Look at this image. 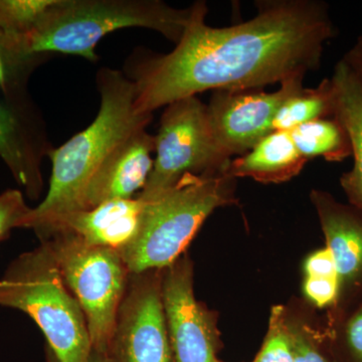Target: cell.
<instances>
[{
  "label": "cell",
  "instance_id": "cell-18",
  "mask_svg": "<svg viewBox=\"0 0 362 362\" xmlns=\"http://www.w3.org/2000/svg\"><path fill=\"white\" fill-rule=\"evenodd\" d=\"M333 114L332 89L326 78L314 89H302L289 98L274 118L273 131L290 132L298 126Z\"/></svg>",
  "mask_w": 362,
  "mask_h": 362
},
{
  "label": "cell",
  "instance_id": "cell-24",
  "mask_svg": "<svg viewBox=\"0 0 362 362\" xmlns=\"http://www.w3.org/2000/svg\"><path fill=\"white\" fill-rule=\"evenodd\" d=\"M304 269L306 277L339 278L337 264L327 247L311 254L305 262Z\"/></svg>",
  "mask_w": 362,
  "mask_h": 362
},
{
  "label": "cell",
  "instance_id": "cell-13",
  "mask_svg": "<svg viewBox=\"0 0 362 362\" xmlns=\"http://www.w3.org/2000/svg\"><path fill=\"white\" fill-rule=\"evenodd\" d=\"M154 136L140 128L123 140L93 175L86 188L82 209H94L105 202L134 199L146 185L153 168Z\"/></svg>",
  "mask_w": 362,
  "mask_h": 362
},
{
  "label": "cell",
  "instance_id": "cell-9",
  "mask_svg": "<svg viewBox=\"0 0 362 362\" xmlns=\"http://www.w3.org/2000/svg\"><path fill=\"white\" fill-rule=\"evenodd\" d=\"M305 77L285 81L275 92L216 90L207 106L214 140L226 156H244L273 131L282 105L303 89Z\"/></svg>",
  "mask_w": 362,
  "mask_h": 362
},
{
  "label": "cell",
  "instance_id": "cell-29",
  "mask_svg": "<svg viewBox=\"0 0 362 362\" xmlns=\"http://www.w3.org/2000/svg\"><path fill=\"white\" fill-rule=\"evenodd\" d=\"M45 356H47V362H59L58 357L47 345L45 347Z\"/></svg>",
  "mask_w": 362,
  "mask_h": 362
},
{
  "label": "cell",
  "instance_id": "cell-21",
  "mask_svg": "<svg viewBox=\"0 0 362 362\" xmlns=\"http://www.w3.org/2000/svg\"><path fill=\"white\" fill-rule=\"evenodd\" d=\"M294 344L284 307L274 306L263 346L254 362H294Z\"/></svg>",
  "mask_w": 362,
  "mask_h": 362
},
{
  "label": "cell",
  "instance_id": "cell-15",
  "mask_svg": "<svg viewBox=\"0 0 362 362\" xmlns=\"http://www.w3.org/2000/svg\"><path fill=\"white\" fill-rule=\"evenodd\" d=\"M342 283L362 276V221L330 195L314 190L311 197Z\"/></svg>",
  "mask_w": 362,
  "mask_h": 362
},
{
  "label": "cell",
  "instance_id": "cell-6",
  "mask_svg": "<svg viewBox=\"0 0 362 362\" xmlns=\"http://www.w3.org/2000/svg\"><path fill=\"white\" fill-rule=\"evenodd\" d=\"M52 252L66 287L84 312L92 349L109 354L130 271L120 252L86 245L65 233L40 240Z\"/></svg>",
  "mask_w": 362,
  "mask_h": 362
},
{
  "label": "cell",
  "instance_id": "cell-19",
  "mask_svg": "<svg viewBox=\"0 0 362 362\" xmlns=\"http://www.w3.org/2000/svg\"><path fill=\"white\" fill-rule=\"evenodd\" d=\"M54 2V0H0V33L23 42Z\"/></svg>",
  "mask_w": 362,
  "mask_h": 362
},
{
  "label": "cell",
  "instance_id": "cell-10",
  "mask_svg": "<svg viewBox=\"0 0 362 362\" xmlns=\"http://www.w3.org/2000/svg\"><path fill=\"white\" fill-rule=\"evenodd\" d=\"M162 300L173 362L220 361L216 320L194 296V266L188 257L162 270Z\"/></svg>",
  "mask_w": 362,
  "mask_h": 362
},
{
  "label": "cell",
  "instance_id": "cell-4",
  "mask_svg": "<svg viewBox=\"0 0 362 362\" xmlns=\"http://www.w3.org/2000/svg\"><path fill=\"white\" fill-rule=\"evenodd\" d=\"M235 181L226 173L187 175L156 199L143 202L137 235L120 252L130 273L173 265L214 209L235 202Z\"/></svg>",
  "mask_w": 362,
  "mask_h": 362
},
{
  "label": "cell",
  "instance_id": "cell-30",
  "mask_svg": "<svg viewBox=\"0 0 362 362\" xmlns=\"http://www.w3.org/2000/svg\"><path fill=\"white\" fill-rule=\"evenodd\" d=\"M218 362H223V361H218Z\"/></svg>",
  "mask_w": 362,
  "mask_h": 362
},
{
  "label": "cell",
  "instance_id": "cell-25",
  "mask_svg": "<svg viewBox=\"0 0 362 362\" xmlns=\"http://www.w3.org/2000/svg\"><path fill=\"white\" fill-rule=\"evenodd\" d=\"M293 344H294V362H329L317 349L315 344L309 339L303 330L297 325L290 323Z\"/></svg>",
  "mask_w": 362,
  "mask_h": 362
},
{
  "label": "cell",
  "instance_id": "cell-23",
  "mask_svg": "<svg viewBox=\"0 0 362 362\" xmlns=\"http://www.w3.org/2000/svg\"><path fill=\"white\" fill-rule=\"evenodd\" d=\"M341 281L339 278L306 277L304 293L316 306L323 308L337 301Z\"/></svg>",
  "mask_w": 362,
  "mask_h": 362
},
{
  "label": "cell",
  "instance_id": "cell-20",
  "mask_svg": "<svg viewBox=\"0 0 362 362\" xmlns=\"http://www.w3.org/2000/svg\"><path fill=\"white\" fill-rule=\"evenodd\" d=\"M42 57L30 54L23 40L0 33V86L25 87L30 73Z\"/></svg>",
  "mask_w": 362,
  "mask_h": 362
},
{
  "label": "cell",
  "instance_id": "cell-27",
  "mask_svg": "<svg viewBox=\"0 0 362 362\" xmlns=\"http://www.w3.org/2000/svg\"><path fill=\"white\" fill-rule=\"evenodd\" d=\"M343 59L354 69L362 81V37Z\"/></svg>",
  "mask_w": 362,
  "mask_h": 362
},
{
  "label": "cell",
  "instance_id": "cell-1",
  "mask_svg": "<svg viewBox=\"0 0 362 362\" xmlns=\"http://www.w3.org/2000/svg\"><path fill=\"white\" fill-rule=\"evenodd\" d=\"M256 6L251 20L213 28L206 23V4L195 2L175 49L138 69L137 114H152L209 90L245 92L317 70L324 45L334 35L325 4L267 0Z\"/></svg>",
  "mask_w": 362,
  "mask_h": 362
},
{
  "label": "cell",
  "instance_id": "cell-17",
  "mask_svg": "<svg viewBox=\"0 0 362 362\" xmlns=\"http://www.w3.org/2000/svg\"><path fill=\"white\" fill-rule=\"evenodd\" d=\"M290 135L306 160L324 157L329 161H338L351 154L349 137L337 119H318L303 124L290 131Z\"/></svg>",
  "mask_w": 362,
  "mask_h": 362
},
{
  "label": "cell",
  "instance_id": "cell-2",
  "mask_svg": "<svg viewBox=\"0 0 362 362\" xmlns=\"http://www.w3.org/2000/svg\"><path fill=\"white\" fill-rule=\"evenodd\" d=\"M101 106L95 120L59 148L49 152L52 176L49 192L32 209L23 228L82 209L83 197L93 175L114 149L134 131L146 128L152 114H137L134 81L121 71L103 68L98 74Z\"/></svg>",
  "mask_w": 362,
  "mask_h": 362
},
{
  "label": "cell",
  "instance_id": "cell-22",
  "mask_svg": "<svg viewBox=\"0 0 362 362\" xmlns=\"http://www.w3.org/2000/svg\"><path fill=\"white\" fill-rule=\"evenodd\" d=\"M30 211L21 190L7 189L0 194V242L6 240L13 228H23Z\"/></svg>",
  "mask_w": 362,
  "mask_h": 362
},
{
  "label": "cell",
  "instance_id": "cell-7",
  "mask_svg": "<svg viewBox=\"0 0 362 362\" xmlns=\"http://www.w3.org/2000/svg\"><path fill=\"white\" fill-rule=\"evenodd\" d=\"M154 141L153 168L137 197L145 202L168 192L185 175H223L232 160L218 148L209 126L207 106L197 96L166 106Z\"/></svg>",
  "mask_w": 362,
  "mask_h": 362
},
{
  "label": "cell",
  "instance_id": "cell-14",
  "mask_svg": "<svg viewBox=\"0 0 362 362\" xmlns=\"http://www.w3.org/2000/svg\"><path fill=\"white\" fill-rule=\"evenodd\" d=\"M333 115L346 132L354 156V166L340 183L350 202L362 211V81L341 59L330 78Z\"/></svg>",
  "mask_w": 362,
  "mask_h": 362
},
{
  "label": "cell",
  "instance_id": "cell-28",
  "mask_svg": "<svg viewBox=\"0 0 362 362\" xmlns=\"http://www.w3.org/2000/svg\"><path fill=\"white\" fill-rule=\"evenodd\" d=\"M87 362H116L115 359L111 356L110 354L107 352H100L97 350H90L89 357H88Z\"/></svg>",
  "mask_w": 362,
  "mask_h": 362
},
{
  "label": "cell",
  "instance_id": "cell-5",
  "mask_svg": "<svg viewBox=\"0 0 362 362\" xmlns=\"http://www.w3.org/2000/svg\"><path fill=\"white\" fill-rule=\"evenodd\" d=\"M0 306L28 314L59 362H87L92 343L84 312L45 244L8 266L0 278Z\"/></svg>",
  "mask_w": 362,
  "mask_h": 362
},
{
  "label": "cell",
  "instance_id": "cell-12",
  "mask_svg": "<svg viewBox=\"0 0 362 362\" xmlns=\"http://www.w3.org/2000/svg\"><path fill=\"white\" fill-rule=\"evenodd\" d=\"M144 202L138 197L118 199L94 209L52 218L33 228L40 240L52 233H65L86 245L120 252L138 233Z\"/></svg>",
  "mask_w": 362,
  "mask_h": 362
},
{
  "label": "cell",
  "instance_id": "cell-3",
  "mask_svg": "<svg viewBox=\"0 0 362 362\" xmlns=\"http://www.w3.org/2000/svg\"><path fill=\"white\" fill-rule=\"evenodd\" d=\"M190 16L192 6L176 9L159 0H54L23 44L33 56L59 52L97 62L95 49L109 33L148 28L177 44Z\"/></svg>",
  "mask_w": 362,
  "mask_h": 362
},
{
  "label": "cell",
  "instance_id": "cell-16",
  "mask_svg": "<svg viewBox=\"0 0 362 362\" xmlns=\"http://www.w3.org/2000/svg\"><path fill=\"white\" fill-rule=\"evenodd\" d=\"M307 161L298 151L290 132L274 131L247 153L232 159L226 175L263 183L285 182L299 175Z\"/></svg>",
  "mask_w": 362,
  "mask_h": 362
},
{
  "label": "cell",
  "instance_id": "cell-11",
  "mask_svg": "<svg viewBox=\"0 0 362 362\" xmlns=\"http://www.w3.org/2000/svg\"><path fill=\"white\" fill-rule=\"evenodd\" d=\"M52 149L25 87L0 86V158L30 199L44 189L42 162Z\"/></svg>",
  "mask_w": 362,
  "mask_h": 362
},
{
  "label": "cell",
  "instance_id": "cell-8",
  "mask_svg": "<svg viewBox=\"0 0 362 362\" xmlns=\"http://www.w3.org/2000/svg\"><path fill=\"white\" fill-rule=\"evenodd\" d=\"M109 354L116 362H173L162 300V271L131 274Z\"/></svg>",
  "mask_w": 362,
  "mask_h": 362
},
{
  "label": "cell",
  "instance_id": "cell-26",
  "mask_svg": "<svg viewBox=\"0 0 362 362\" xmlns=\"http://www.w3.org/2000/svg\"><path fill=\"white\" fill-rule=\"evenodd\" d=\"M345 337L352 359L362 362V306L347 323Z\"/></svg>",
  "mask_w": 362,
  "mask_h": 362
}]
</instances>
